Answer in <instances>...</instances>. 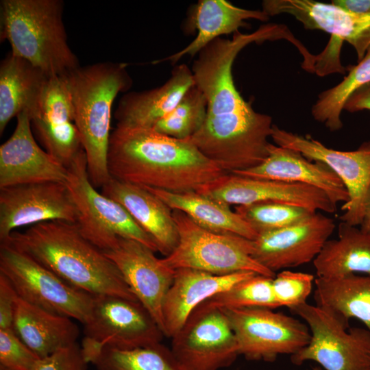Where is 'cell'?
I'll use <instances>...</instances> for the list:
<instances>
[{"instance_id":"6da1fadb","label":"cell","mask_w":370,"mask_h":370,"mask_svg":"<svg viewBox=\"0 0 370 370\" xmlns=\"http://www.w3.org/2000/svg\"><path fill=\"white\" fill-rule=\"evenodd\" d=\"M295 36L283 24L269 23L231 39L217 38L204 47L191 71L195 85L207 102L205 122L190 140L208 158L227 173L255 167L269 156L272 118L255 111L241 95L232 75L234 62L247 45Z\"/></svg>"},{"instance_id":"7a4b0ae2","label":"cell","mask_w":370,"mask_h":370,"mask_svg":"<svg viewBox=\"0 0 370 370\" xmlns=\"http://www.w3.org/2000/svg\"><path fill=\"white\" fill-rule=\"evenodd\" d=\"M107 163L112 178L175 193L199 192L228 173L190 140L152 128L116 127L110 134Z\"/></svg>"},{"instance_id":"3957f363","label":"cell","mask_w":370,"mask_h":370,"mask_svg":"<svg viewBox=\"0 0 370 370\" xmlns=\"http://www.w3.org/2000/svg\"><path fill=\"white\" fill-rule=\"evenodd\" d=\"M5 243L78 289L92 295L138 301L116 264L82 234L76 223L60 221L38 223L24 232L14 231Z\"/></svg>"},{"instance_id":"277c9868","label":"cell","mask_w":370,"mask_h":370,"mask_svg":"<svg viewBox=\"0 0 370 370\" xmlns=\"http://www.w3.org/2000/svg\"><path fill=\"white\" fill-rule=\"evenodd\" d=\"M126 66L99 62L79 66L65 75L88 177L95 188H102L112 178L107 163L112 108L118 94L132 86Z\"/></svg>"},{"instance_id":"5b68a950","label":"cell","mask_w":370,"mask_h":370,"mask_svg":"<svg viewBox=\"0 0 370 370\" xmlns=\"http://www.w3.org/2000/svg\"><path fill=\"white\" fill-rule=\"evenodd\" d=\"M61 0H1L0 40L11 53L48 75L64 76L80 66L64 28Z\"/></svg>"},{"instance_id":"8992f818","label":"cell","mask_w":370,"mask_h":370,"mask_svg":"<svg viewBox=\"0 0 370 370\" xmlns=\"http://www.w3.org/2000/svg\"><path fill=\"white\" fill-rule=\"evenodd\" d=\"M172 214L179 240L174 250L160 259L165 266L173 270L191 269L220 275L249 271L275 276L252 257V240L206 230L180 210H173Z\"/></svg>"},{"instance_id":"52a82bcc","label":"cell","mask_w":370,"mask_h":370,"mask_svg":"<svg viewBox=\"0 0 370 370\" xmlns=\"http://www.w3.org/2000/svg\"><path fill=\"white\" fill-rule=\"evenodd\" d=\"M65 184L77 210L75 223L82 234L103 251L112 249L119 237L138 241L158 251L154 240L119 203L99 193L88 174L82 150L67 168Z\"/></svg>"},{"instance_id":"ba28073f","label":"cell","mask_w":370,"mask_h":370,"mask_svg":"<svg viewBox=\"0 0 370 370\" xmlns=\"http://www.w3.org/2000/svg\"><path fill=\"white\" fill-rule=\"evenodd\" d=\"M288 309L305 321L311 334L308 344L291 356L292 363L313 361L323 370L369 369L370 332L367 328H347L307 302Z\"/></svg>"},{"instance_id":"9c48e42d","label":"cell","mask_w":370,"mask_h":370,"mask_svg":"<svg viewBox=\"0 0 370 370\" xmlns=\"http://www.w3.org/2000/svg\"><path fill=\"white\" fill-rule=\"evenodd\" d=\"M0 273L22 299L51 312L87 321L94 296L60 278L26 254L7 243L0 245Z\"/></svg>"},{"instance_id":"30bf717a","label":"cell","mask_w":370,"mask_h":370,"mask_svg":"<svg viewBox=\"0 0 370 370\" xmlns=\"http://www.w3.org/2000/svg\"><path fill=\"white\" fill-rule=\"evenodd\" d=\"M236 336L239 355L249 360L274 362L306 346L311 334L307 324L267 308L221 309Z\"/></svg>"},{"instance_id":"8fae6325","label":"cell","mask_w":370,"mask_h":370,"mask_svg":"<svg viewBox=\"0 0 370 370\" xmlns=\"http://www.w3.org/2000/svg\"><path fill=\"white\" fill-rule=\"evenodd\" d=\"M84 323V352L110 345L130 349L160 343L164 334L149 311L138 301L119 296L93 295Z\"/></svg>"},{"instance_id":"7c38bea8","label":"cell","mask_w":370,"mask_h":370,"mask_svg":"<svg viewBox=\"0 0 370 370\" xmlns=\"http://www.w3.org/2000/svg\"><path fill=\"white\" fill-rule=\"evenodd\" d=\"M171 350L184 370H219L230 367L239 355L225 313L201 305L172 337Z\"/></svg>"},{"instance_id":"4fadbf2b","label":"cell","mask_w":370,"mask_h":370,"mask_svg":"<svg viewBox=\"0 0 370 370\" xmlns=\"http://www.w3.org/2000/svg\"><path fill=\"white\" fill-rule=\"evenodd\" d=\"M271 138L276 145L297 151L307 159L330 168L341 180L349 197L341 207L344 213L340 220L354 226L361 224L370 186V141L354 151H339L327 147L310 135L293 133L275 124Z\"/></svg>"},{"instance_id":"5bb4252c","label":"cell","mask_w":370,"mask_h":370,"mask_svg":"<svg viewBox=\"0 0 370 370\" xmlns=\"http://www.w3.org/2000/svg\"><path fill=\"white\" fill-rule=\"evenodd\" d=\"M77 210L64 182H41L0 188V241L16 229L60 221L75 223Z\"/></svg>"},{"instance_id":"9a60e30c","label":"cell","mask_w":370,"mask_h":370,"mask_svg":"<svg viewBox=\"0 0 370 370\" xmlns=\"http://www.w3.org/2000/svg\"><path fill=\"white\" fill-rule=\"evenodd\" d=\"M197 193L229 206L277 202L301 207L313 212L334 213L336 211V205L323 191L314 186L230 173Z\"/></svg>"},{"instance_id":"2e32d148","label":"cell","mask_w":370,"mask_h":370,"mask_svg":"<svg viewBox=\"0 0 370 370\" xmlns=\"http://www.w3.org/2000/svg\"><path fill=\"white\" fill-rule=\"evenodd\" d=\"M334 229L332 219L314 212L292 225L258 235L252 257L273 273L313 262Z\"/></svg>"},{"instance_id":"e0dca14e","label":"cell","mask_w":370,"mask_h":370,"mask_svg":"<svg viewBox=\"0 0 370 370\" xmlns=\"http://www.w3.org/2000/svg\"><path fill=\"white\" fill-rule=\"evenodd\" d=\"M27 113L32 132L45 151L68 168L84 149L65 75L50 77Z\"/></svg>"},{"instance_id":"ac0fdd59","label":"cell","mask_w":370,"mask_h":370,"mask_svg":"<svg viewBox=\"0 0 370 370\" xmlns=\"http://www.w3.org/2000/svg\"><path fill=\"white\" fill-rule=\"evenodd\" d=\"M103 252L116 264L131 291L164 335L162 307L175 270L163 264L152 249L132 239L119 237L112 249Z\"/></svg>"},{"instance_id":"d6986e66","label":"cell","mask_w":370,"mask_h":370,"mask_svg":"<svg viewBox=\"0 0 370 370\" xmlns=\"http://www.w3.org/2000/svg\"><path fill=\"white\" fill-rule=\"evenodd\" d=\"M262 11L269 16L290 14L306 29L328 33L330 40L346 41L355 49L360 62L370 47V13L358 14L334 4L313 0H264Z\"/></svg>"},{"instance_id":"ffe728a7","label":"cell","mask_w":370,"mask_h":370,"mask_svg":"<svg viewBox=\"0 0 370 370\" xmlns=\"http://www.w3.org/2000/svg\"><path fill=\"white\" fill-rule=\"evenodd\" d=\"M67 168L37 144L27 111L16 116L11 136L0 147V188L12 186L64 182Z\"/></svg>"},{"instance_id":"44dd1931","label":"cell","mask_w":370,"mask_h":370,"mask_svg":"<svg viewBox=\"0 0 370 370\" xmlns=\"http://www.w3.org/2000/svg\"><path fill=\"white\" fill-rule=\"evenodd\" d=\"M230 173L312 186L323 191L336 205L338 202L345 204L349 199L341 180L325 164L310 160L297 151L271 143L269 156L263 162Z\"/></svg>"},{"instance_id":"7402d4cb","label":"cell","mask_w":370,"mask_h":370,"mask_svg":"<svg viewBox=\"0 0 370 370\" xmlns=\"http://www.w3.org/2000/svg\"><path fill=\"white\" fill-rule=\"evenodd\" d=\"M254 274L257 273L244 271L220 275L191 269H175L162 307L164 335L172 338L199 304Z\"/></svg>"},{"instance_id":"603a6c76","label":"cell","mask_w":370,"mask_h":370,"mask_svg":"<svg viewBox=\"0 0 370 370\" xmlns=\"http://www.w3.org/2000/svg\"><path fill=\"white\" fill-rule=\"evenodd\" d=\"M106 197L121 204L156 242L164 256L176 247L178 232L172 210L147 188L111 178L102 188Z\"/></svg>"},{"instance_id":"cb8c5ba5","label":"cell","mask_w":370,"mask_h":370,"mask_svg":"<svg viewBox=\"0 0 370 370\" xmlns=\"http://www.w3.org/2000/svg\"><path fill=\"white\" fill-rule=\"evenodd\" d=\"M194 84L193 72L186 64L175 66L171 77L160 86L130 92L121 98L114 114L116 127L152 128L175 107Z\"/></svg>"},{"instance_id":"d4e9b609","label":"cell","mask_w":370,"mask_h":370,"mask_svg":"<svg viewBox=\"0 0 370 370\" xmlns=\"http://www.w3.org/2000/svg\"><path fill=\"white\" fill-rule=\"evenodd\" d=\"M269 16L262 10L241 8L225 0H199L191 9L185 23V31H197L195 38L186 47L156 62L166 60L176 63L182 56H194L210 42L222 35L235 33L247 26L248 19L267 21Z\"/></svg>"},{"instance_id":"484cf974","label":"cell","mask_w":370,"mask_h":370,"mask_svg":"<svg viewBox=\"0 0 370 370\" xmlns=\"http://www.w3.org/2000/svg\"><path fill=\"white\" fill-rule=\"evenodd\" d=\"M13 330L19 338L39 358L76 342L79 330L71 318L57 314L17 297Z\"/></svg>"},{"instance_id":"4316f807","label":"cell","mask_w":370,"mask_h":370,"mask_svg":"<svg viewBox=\"0 0 370 370\" xmlns=\"http://www.w3.org/2000/svg\"><path fill=\"white\" fill-rule=\"evenodd\" d=\"M51 76L11 52L0 64V135L10 120L37 103Z\"/></svg>"},{"instance_id":"83f0119b","label":"cell","mask_w":370,"mask_h":370,"mask_svg":"<svg viewBox=\"0 0 370 370\" xmlns=\"http://www.w3.org/2000/svg\"><path fill=\"white\" fill-rule=\"evenodd\" d=\"M316 306L327 311L346 327L354 318L370 332V275L354 273L314 280Z\"/></svg>"},{"instance_id":"f1b7e54d","label":"cell","mask_w":370,"mask_h":370,"mask_svg":"<svg viewBox=\"0 0 370 370\" xmlns=\"http://www.w3.org/2000/svg\"><path fill=\"white\" fill-rule=\"evenodd\" d=\"M172 210H180L212 232L254 240L257 233L230 206L197 192L175 193L145 187Z\"/></svg>"},{"instance_id":"f546056e","label":"cell","mask_w":370,"mask_h":370,"mask_svg":"<svg viewBox=\"0 0 370 370\" xmlns=\"http://www.w3.org/2000/svg\"><path fill=\"white\" fill-rule=\"evenodd\" d=\"M313 264L317 278L358 273L370 275V234L341 221L338 237L327 241Z\"/></svg>"},{"instance_id":"4dcf8cb0","label":"cell","mask_w":370,"mask_h":370,"mask_svg":"<svg viewBox=\"0 0 370 370\" xmlns=\"http://www.w3.org/2000/svg\"><path fill=\"white\" fill-rule=\"evenodd\" d=\"M83 352L97 370H184L160 343L130 349L103 345Z\"/></svg>"},{"instance_id":"1f68e13d","label":"cell","mask_w":370,"mask_h":370,"mask_svg":"<svg viewBox=\"0 0 370 370\" xmlns=\"http://www.w3.org/2000/svg\"><path fill=\"white\" fill-rule=\"evenodd\" d=\"M348 74L336 86L321 92L311 109L313 118L330 131L342 128L341 114L349 97L370 83V47L356 65L347 68Z\"/></svg>"},{"instance_id":"d6a6232c","label":"cell","mask_w":370,"mask_h":370,"mask_svg":"<svg viewBox=\"0 0 370 370\" xmlns=\"http://www.w3.org/2000/svg\"><path fill=\"white\" fill-rule=\"evenodd\" d=\"M273 278L254 274L238 282L229 289L211 297L199 305L218 309L278 308L273 291Z\"/></svg>"},{"instance_id":"836d02e7","label":"cell","mask_w":370,"mask_h":370,"mask_svg":"<svg viewBox=\"0 0 370 370\" xmlns=\"http://www.w3.org/2000/svg\"><path fill=\"white\" fill-rule=\"evenodd\" d=\"M207 113L206 99L194 84L175 107L152 127L157 132L186 140L194 136L204 125Z\"/></svg>"},{"instance_id":"e575fe53","label":"cell","mask_w":370,"mask_h":370,"mask_svg":"<svg viewBox=\"0 0 370 370\" xmlns=\"http://www.w3.org/2000/svg\"><path fill=\"white\" fill-rule=\"evenodd\" d=\"M234 211L258 235L292 225L314 213L301 207L277 202L236 206Z\"/></svg>"},{"instance_id":"d590c367","label":"cell","mask_w":370,"mask_h":370,"mask_svg":"<svg viewBox=\"0 0 370 370\" xmlns=\"http://www.w3.org/2000/svg\"><path fill=\"white\" fill-rule=\"evenodd\" d=\"M314 280L312 274L290 270H283L275 275L272 286L278 306L290 308L306 303Z\"/></svg>"},{"instance_id":"8d00e7d4","label":"cell","mask_w":370,"mask_h":370,"mask_svg":"<svg viewBox=\"0 0 370 370\" xmlns=\"http://www.w3.org/2000/svg\"><path fill=\"white\" fill-rule=\"evenodd\" d=\"M38 359L13 328L0 329V365L16 370H33Z\"/></svg>"},{"instance_id":"74e56055","label":"cell","mask_w":370,"mask_h":370,"mask_svg":"<svg viewBox=\"0 0 370 370\" xmlns=\"http://www.w3.org/2000/svg\"><path fill=\"white\" fill-rule=\"evenodd\" d=\"M88 362L77 343L39 358L33 370H86Z\"/></svg>"},{"instance_id":"f35d334b","label":"cell","mask_w":370,"mask_h":370,"mask_svg":"<svg viewBox=\"0 0 370 370\" xmlns=\"http://www.w3.org/2000/svg\"><path fill=\"white\" fill-rule=\"evenodd\" d=\"M18 295L10 280L0 273V329L13 328Z\"/></svg>"},{"instance_id":"ab89813d","label":"cell","mask_w":370,"mask_h":370,"mask_svg":"<svg viewBox=\"0 0 370 370\" xmlns=\"http://www.w3.org/2000/svg\"><path fill=\"white\" fill-rule=\"evenodd\" d=\"M343 110L352 113L364 110L370 111V83L356 90L347 100Z\"/></svg>"},{"instance_id":"60d3db41","label":"cell","mask_w":370,"mask_h":370,"mask_svg":"<svg viewBox=\"0 0 370 370\" xmlns=\"http://www.w3.org/2000/svg\"><path fill=\"white\" fill-rule=\"evenodd\" d=\"M331 3L351 12L370 13V0H334Z\"/></svg>"},{"instance_id":"b9f144b4","label":"cell","mask_w":370,"mask_h":370,"mask_svg":"<svg viewBox=\"0 0 370 370\" xmlns=\"http://www.w3.org/2000/svg\"><path fill=\"white\" fill-rule=\"evenodd\" d=\"M360 229L370 234V186L367 192L365 204V210Z\"/></svg>"},{"instance_id":"7bdbcfd3","label":"cell","mask_w":370,"mask_h":370,"mask_svg":"<svg viewBox=\"0 0 370 370\" xmlns=\"http://www.w3.org/2000/svg\"><path fill=\"white\" fill-rule=\"evenodd\" d=\"M307 370H323V369L319 366H315V367H312L310 369H308Z\"/></svg>"},{"instance_id":"ee69618b","label":"cell","mask_w":370,"mask_h":370,"mask_svg":"<svg viewBox=\"0 0 370 370\" xmlns=\"http://www.w3.org/2000/svg\"><path fill=\"white\" fill-rule=\"evenodd\" d=\"M0 370H16V369L8 368V367L0 365Z\"/></svg>"},{"instance_id":"f6af8a7d","label":"cell","mask_w":370,"mask_h":370,"mask_svg":"<svg viewBox=\"0 0 370 370\" xmlns=\"http://www.w3.org/2000/svg\"><path fill=\"white\" fill-rule=\"evenodd\" d=\"M369 370H370V367H369Z\"/></svg>"}]
</instances>
